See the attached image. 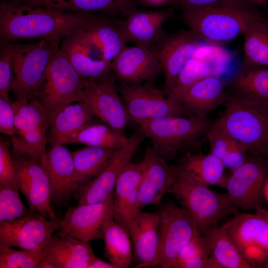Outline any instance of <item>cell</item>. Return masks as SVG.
I'll list each match as a JSON object with an SVG mask.
<instances>
[{
    "mask_svg": "<svg viewBox=\"0 0 268 268\" xmlns=\"http://www.w3.org/2000/svg\"><path fill=\"white\" fill-rule=\"evenodd\" d=\"M106 16L92 13L64 12L39 5L2 0L0 3L1 41L64 39L99 22Z\"/></svg>",
    "mask_w": 268,
    "mask_h": 268,
    "instance_id": "cell-1",
    "label": "cell"
},
{
    "mask_svg": "<svg viewBox=\"0 0 268 268\" xmlns=\"http://www.w3.org/2000/svg\"><path fill=\"white\" fill-rule=\"evenodd\" d=\"M250 0L205 6H181L184 21L200 39L215 45L243 34L252 21L265 16Z\"/></svg>",
    "mask_w": 268,
    "mask_h": 268,
    "instance_id": "cell-2",
    "label": "cell"
},
{
    "mask_svg": "<svg viewBox=\"0 0 268 268\" xmlns=\"http://www.w3.org/2000/svg\"><path fill=\"white\" fill-rule=\"evenodd\" d=\"M215 123L249 154H268V105L232 94Z\"/></svg>",
    "mask_w": 268,
    "mask_h": 268,
    "instance_id": "cell-3",
    "label": "cell"
},
{
    "mask_svg": "<svg viewBox=\"0 0 268 268\" xmlns=\"http://www.w3.org/2000/svg\"><path fill=\"white\" fill-rule=\"evenodd\" d=\"M213 123L207 117L190 115L155 119L139 127L153 150L168 161L182 151L193 147L205 136Z\"/></svg>",
    "mask_w": 268,
    "mask_h": 268,
    "instance_id": "cell-4",
    "label": "cell"
},
{
    "mask_svg": "<svg viewBox=\"0 0 268 268\" xmlns=\"http://www.w3.org/2000/svg\"><path fill=\"white\" fill-rule=\"evenodd\" d=\"M171 193L202 234L217 225L224 217L238 213L237 207L227 193L215 192L207 186L190 183L176 175Z\"/></svg>",
    "mask_w": 268,
    "mask_h": 268,
    "instance_id": "cell-5",
    "label": "cell"
},
{
    "mask_svg": "<svg viewBox=\"0 0 268 268\" xmlns=\"http://www.w3.org/2000/svg\"><path fill=\"white\" fill-rule=\"evenodd\" d=\"M85 78L82 76L57 44L52 53L41 87L34 100L49 114L74 102L80 101Z\"/></svg>",
    "mask_w": 268,
    "mask_h": 268,
    "instance_id": "cell-6",
    "label": "cell"
},
{
    "mask_svg": "<svg viewBox=\"0 0 268 268\" xmlns=\"http://www.w3.org/2000/svg\"><path fill=\"white\" fill-rule=\"evenodd\" d=\"M61 40L53 37L28 44H14L12 90L17 98L35 99L55 46Z\"/></svg>",
    "mask_w": 268,
    "mask_h": 268,
    "instance_id": "cell-7",
    "label": "cell"
},
{
    "mask_svg": "<svg viewBox=\"0 0 268 268\" xmlns=\"http://www.w3.org/2000/svg\"><path fill=\"white\" fill-rule=\"evenodd\" d=\"M15 134L11 137L13 153L38 159L46 170V132L49 114L38 100L26 98L13 102Z\"/></svg>",
    "mask_w": 268,
    "mask_h": 268,
    "instance_id": "cell-8",
    "label": "cell"
},
{
    "mask_svg": "<svg viewBox=\"0 0 268 268\" xmlns=\"http://www.w3.org/2000/svg\"><path fill=\"white\" fill-rule=\"evenodd\" d=\"M118 89L130 121L139 126L165 117L192 115L179 100L146 83H121Z\"/></svg>",
    "mask_w": 268,
    "mask_h": 268,
    "instance_id": "cell-9",
    "label": "cell"
},
{
    "mask_svg": "<svg viewBox=\"0 0 268 268\" xmlns=\"http://www.w3.org/2000/svg\"><path fill=\"white\" fill-rule=\"evenodd\" d=\"M116 78L111 71L99 78H85L80 99L93 116L123 134L130 120Z\"/></svg>",
    "mask_w": 268,
    "mask_h": 268,
    "instance_id": "cell-10",
    "label": "cell"
},
{
    "mask_svg": "<svg viewBox=\"0 0 268 268\" xmlns=\"http://www.w3.org/2000/svg\"><path fill=\"white\" fill-rule=\"evenodd\" d=\"M225 178L222 187L235 206L243 210L261 207L265 183L268 178V159L249 154L244 162Z\"/></svg>",
    "mask_w": 268,
    "mask_h": 268,
    "instance_id": "cell-11",
    "label": "cell"
},
{
    "mask_svg": "<svg viewBox=\"0 0 268 268\" xmlns=\"http://www.w3.org/2000/svg\"><path fill=\"white\" fill-rule=\"evenodd\" d=\"M159 251L157 267L173 268L177 257L198 229L188 213L172 201L158 205Z\"/></svg>",
    "mask_w": 268,
    "mask_h": 268,
    "instance_id": "cell-12",
    "label": "cell"
},
{
    "mask_svg": "<svg viewBox=\"0 0 268 268\" xmlns=\"http://www.w3.org/2000/svg\"><path fill=\"white\" fill-rule=\"evenodd\" d=\"M222 227L252 268H262L268 260V222L257 213H237Z\"/></svg>",
    "mask_w": 268,
    "mask_h": 268,
    "instance_id": "cell-13",
    "label": "cell"
},
{
    "mask_svg": "<svg viewBox=\"0 0 268 268\" xmlns=\"http://www.w3.org/2000/svg\"><path fill=\"white\" fill-rule=\"evenodd\" d=\"M114 192L98 203L77 204L69 208L60 220L59 233L68 234L84 241L103 240L108 224L114 220Z\"/></svg>",
    "mask_w": 268,
    "mask_h": 268,
    "instance_id": "cell-14",
    "label": "cell"
},
{
    "mask_svg": "<svg viewBox=\"0 0 268 268\" xmlns=\"http://www.w3.org/2000/svg\"><path fill=\"white\" fill-rule=\"evenodd\" d=\"M19 190L31 210L49 219H57L51 203V184L40 161L27 155L13 153Z\"/></svg>",
    "mask_w": 268,
    "mask_h": 268,
    "instance_id": "cell-15",
    "label": "cell"
},
{
    "mask_svg": "<svg viewBox=\"0 0 268 268\" xmlns=\"http://www.w3.org/2000/svg\"><path fill=\"white\" fill-rule=\"evenodd\" d=\"M60 227V220L39 213L0 221V245L27 250L43 249Z\"/></svg>",
    "mask_w": 268,
    "mask_h": 268,
    "instance_id": "cell-16",
    "label": "cell"
},
{
    "mask_svg": "<svg viewBox=\"0 0 268 268\" xmlns=\"http://www.w3.org/2000/svg\"><path fill=\"white\" fill-rule=\"evenodd\" d=\"M201 39L191 30L180 31L163 37L150 49L159 61L164 75V91L168 94L187 63L195 56Z\"/></svg>",
    "mask_w": 268,
    "mask_h": 268,
    "instance_id": "cell-17",
    "label": "cell"
},
{
    "mask_svg": "<svg viewBox=\"0 0 268 268\" xmlns=\"http://www.w3.org/2000/svg\"><path fill=\"white\" fill-rule=\"evenodd\" d=\"M144 138L139 127L130 136L128 143L117 150L104 169L80 191L78 204L100 202L114 192L120 173L130 163Z\"/></svg>",
    "mask_w": 268,
    "mask_h": 268,
    "instance_id": "cell-18",
    "label": "cell"
},
{
    "mask_svg": "<svg viewBox=\"0 0 268 268\" xmlns=\"http://www.w3.org/2000/svg\"><path fill=\"white\" fill-rule=\"evenodd\" d=\"M142 161L143 167L138 190L140 210L147 205H158L163 197L171 193L176 176L173 166L151 146L147 147Z\"/></svg>",
    "mask_w": 268,
    "mask_h": 268,
    "instance_id": "cell-19",
    "label": "cell"
},
{
    "mask_svg": "<svg viewBox=\"0 0 268 268\" xmlns=\"http://www.w3.org/2000/svg\"><path fill=\"white\" fill-rule=\"evenodd\" d=\"M111 63L116 78L125 84L146 83L155 79L162 71L152 51L138 46H125Z\"/></svg>",
    "mask_w": 268,
    "mask_h": 268,
    "instance_id": "cell-20",
    "label": "cell"
},
{
    "mask_svg": "<svg viewBox=\"0 0 268 268\" xmlns=\"http://www.w3.org/2000/svg\"><path fill=\"white\" fill-rule=\"evenodd\" d=\"M158 212L139 210L132 220L128 232L132 239L135 268L157 267L159 251Z\"/></svg>",
    "mask_w": 268,
    "mask_h": 268,
    "instance_id": "cell-21",
    "label": "cell"
},
{
    "mask_svg": "<svg viewBox=\"0 0 268 268\" xmlns=\"http://www.w3.org/2000/svg\"><path fill=\"white\" fill-rule=\"evenodd\" d=\"M46 170L51 184V198L55 202H65L80 190L72 152L63 144L52 145L47 152Z\"/></svg>",
    "mask_w": 268,
    "mask_h": 268,
    "instance_id": "cell-22",
    "label": "cell"
},
{
    "mask_svg": "<svg viewBox=\"0 0 268 268\" xmlns=\"http://www.w3.org/2000/svg\"><path fill=\"white\" fill-rule=\"evenodd\" d=\"M172 14L170 8L153 11L136 9L125 20L120 21V27L127 42L150 49L165 34L163 26Z\"/></svg>",
    "mask_w": 268,
    "mask_h": 268,
    "instance_id": "cell-23",
    "label": "cell"
},
{
    "mask_svg": "<svg viewBox=\"0 0 268 268\" xmlns=\"http://www.w3.org/2000/svg\"><path fill=\"white\" fill-rule=\"evenodd\" d=\"M143 164L129 163L120 173L114 190L113 212L115 221L128 232L130 225L140 210L138 207V190Z\"/></svg>",
    "mask_w": 268,
    "mask_h": 268,
    "instance_id": "cell-24",
    "label": "cell"
},
{
    "mask_svg": "<svg viewBox=\"0 0 268 268\" xmlns=\"http://www.w3.org/2000/svg\"><path fill=\"white\" fill-rule=\"evenodd\" d=\"M43 252L54 268H88L96 257L89 242L59 233L51 237Z\"/></svg>",
    "mask_w": 268,
    "mask_h": 268,
    "instance_id": "cell-25",
    "label": "cell"
},
{
    "mask_svg": "<svg viewBox=\"0 0 268 268\" xmlns=\"http://www.w3.org/2000/svg\"><path fill=\"white\" fill-rule=\"evenodd\" d=\"M172 166L177 177L190 183L207 187L223 186L225 168L219 159L210 153L188 152Z\"/></svg>",
    "mask_w": 268,
    "mask_h": 268,
    "instance_id": "cell-26",
    "label": "cell"
},
{
    "mask_svg": "<svg viewBox=\"0 0 268 268\" xmlns=\"http://www.w3.org/2000/svg\"><path fill=\"white\" fill-rule=\"evenodd\" d=\"M120 21L106 16L74 35L82 44L96 50L102 59L111 62L127 43L120 27Z\"/></svg>",
    "mask_w": 268,
    "mask_h": 268,
    "instance_id": "cell-27",
    "label": "cell"
},
{
    "mask_svg": "<svg viewBox=\"0 0 268 268\" xmlns=\"http://www.w3.org/2000/svg\"><path fill=\"white\" fill-rule=\"evenodd\" d=\"M224 84L217 76H209L195 83L179 101L191 114L206 117L225 100Z\"/></svg>",
    "mask_w": 268,
    "mask_h": 268,
    "instance_id": "cell-28",
    "label": "cell"
},
{
    "mask_svg": "<svg viewBox=\"0 0 268 268\" xmlns=\"http://www.w3.org/2000/svg\"><path fill=\"white\" fill-rule=\"evenodd\" d=\"M93 115L82 101L66 105L49 115V140L64 144L72 135L93 122Z\"/></svg>",
    "mask_w": 268,
    "mask_h": 268,
    "instance_id": "cell-29",
    "label": "cell"
},
{
    "mask_svg": "<svg viewBox=\"0 0 268 268\" xmlns=\"http://www.w3.org/2000/svg\"><path fill=\"white\" fill-rule=\"evenodd\" d=\"M60 48L76 71L85 78H99L112 70L111 62L94 58L93 49L81 43L73 35L63 39Z\"/></svg>",
    "mask_w": 268,
    "mask_h": 268,
    "instance_id": "cell-30",
    "label": "cell"
},
{
    "mask_svg": "<svg viewBox=\"0 0 268 268\" xmlns=\"http://www.w3.org/2000/svg\"><path fill=\"white\" fill-rule=\"evenodd\" d=\"M242 35V69L268 68V20L264 17L252 21Z\"/></svg>",
    "mask_w": 268,
    "mask_h": 268,
    "instance_id": "cell-31",
    "label": "cell"
},
{
    "mask_svg": "<svg viewBox=\"0 0 268 268\" xmlns=\"http://www.w3.org/2000/svg\"><path fill=\"white\" fill-rule=\"evenodd\" d=\"M202 235L215 268H252L240 254L222 226H214Z\"/></svg>",
    "mask_w": 268,
    "mask_h": 268,
    "instance_id": "cell-32",
    "label": "cell"
},
{
    "mask_svg": "<svg viewBox=\"0 0 268 268\" xmlns=\"http://www.w3.org/2000/svg\"><path fill=\"white\" fill-rule=\"evenodd\" d=\"M205 138L209 146V153L219 159L231 172L242 165L248 156L247 150L215 122Z\"/></svg>",
    "mask_w": 268,
    "mask_h": 268,
    "instance_id": "cell-33",
    "label": "cell"
},
{
    "mask_svg": "<svg viewBox=\"0 0 268 268\" xmlns=\"http://www.w3.org/2000/svg\"><path fill=\"white\" fill-rule=\"evenodd\" d=\"M117 150L86 146L72 152L76 179L80 190L104 169Z\"/></svg>",
    "mask_w": 268,
    "mask_h": 268,
    "instance_id": "cell-34",
    "label": "cell"
},
{
    "mask_svg": "<svg viewBox=\"0 0 268 268\" xmlns=\"http://www.w3.org/2000/svg\"><path fill=\"white\" fill-rule=\"evenodd\" d=\"M130 137L125 136L107 125L87 124L72 135L66 143H80L87 146L99 147L119 150L129 142Z\"/></svg>",
    "mask_w": 268,
    "mask_h": 268,
    "instance_id": "cell-35",
    "label": "cell"
},
{
    "mask_svg": "<svg viewBox=\"0 0 268 268\" xmlns=\"http://www.w3.org/2000/svg\"><path fill=\"white\" fill-rule=\"evenodd\" d=\"M129 232L115 220L107 226L104 235L105 255L115 268H127L133 258Z\"/></svg>",
    "mask_w": 268,
    "mask_h": 268,
    "instance_id": "cell-36",
    "label": "cell"
},
{
    "mask_svg": "<svg viewBox=\"0 0 268 268\" xmlns=\"http://www.w3.org/2000/svg\"><path fill=\"white\" fill-rule=\"evenodd\" d=\"M231 87L233 95L268 105V68L242 69Z\"/></svg>",
    "mask_w": 268,
    "mask_h": 268,
    "instance_id": "cell-37",
    "label": "cell"
},
{
    "mask_svg": "<svg viewBox=\"0 0 268 268\" xmlns=\"http://www.w3.org/2000/svg\"><path fill=\"white\" fill-rule=\"evenodd\" d=\"M58 4L66 12L120 13L126 17L137 9L134 0H58Z\"/></svg>",
    "mask_w": 268,
    "mask_h": 268,
    "instance_id": "cell-38",
    "label": "cell"
},
{
    "mask_svg": "<svg viewBox=\"0 0 268 268\" xmlns=\"http://www.w3.org/2000/svg\"><path fill=\"white\" fill-rule=\"evenodd\" d=\"M173 268H215L207 242L198 229L180 252Z\"/></svg>",
    "mask_w": 268,
    "mask_h": 268,
    "instance_id": "cell-39",
    "label": "cell"
},
{
    "mask_svg": "<svg viewBox=\"0 0 268 268\" xmlns=\"http://www.w3.org/2000/svg\"><path fill=\"white\" fill-rule=\"evenodd\" d=\"M212 75L215 76L208 64L194 57L182 68L177 78L173 89L168 95L179 101L182 96L193 84L204 78Z\"/></svg>",
    "mask_w": 268,
    "mask_h": 268,
    "instance_id": "cell-40",
    "label": "cell"
},
{
    "mask_svg": "<svg viewBox=\"0 0 268 268\" xmlns=\"http://www.w3.org/2000/svg\"><path fill=\"white\" fill-rule=\"evenodd\" d=\"M43 249L16 250L0 245V268H38Z\"/></svg>",
    "mask_w": 268,
    "mask_h": 268,
    "instance_id": "cell-41",
    "label": "cell"
},
{
    "mask_svg": "<svg viewBox=\"0 0 268 268\" xmlns=\"http://www.w3.org/2000/svg\"><path fill=\"white\" fill-rule=\"evenodd\" d=\"M25 211L18 190L0 185V221L19 218L25 215Z\"/></svg>",
    "mask_w": 268,
    "mask_h": 268,
    "instance_id": "cell-42",
    "label": "cell"
},
{
    "mask_svg": "<svg viewBox=\"0 0 268 268\" xmlns=\"http://www.w3.org/2000/svg\"><path fill=\"white\" fill-rule=\"evenodd\" d=\"M14 44L6 41L0 42V96H8L12 90V61Z\"/></svg>",
    "mask_w": 268,
    "mask_h": 268,
    "instance_id": "cell-43",
    "label": "cell"
},
{
    "mask_svg": "<svg viewBox=\"0 0 268 268\" xmlns=\"http://www.w3.org/2000/svg\"><path fill=\"white\" fill-rule=\"evenodd\" d=\"M0 185L11 187L19 190L16 170L9 142L0 141Z\"/></svg>",
    "mask_w": 268,
    "mask_h": 268,
    "instance_id": "cell-44",
    "label": "cell"
},
{
    "mask_svg": "<svg viewBox=\"0 0 268 268\" xmlns=\"http://www.w3.org/2000/svg\"><path fill=\"white\" fill-rule=\"evenodd\" d=\"M0 132L11 137L16 132L13 102L8 96H0Z\"/></svg>",
    "mask_w": 268,
    "mask_h": 268,
    "instance_id": "cell-45",
    "label": "cell"
},
{
    "mask_svg": "<svg viewBox=\"0 0 268 268\" xmlns=\"http://www.w3.org/2000/svg\"><path fill=\"white\" fill-rule=\"evenodd\" d=\"M181 6H205L224 2L246 0H176Z\"/></svg>",
    "mask_w": 268,
    "mask_h": 268,
    "instance_id": "cell-46",
    "label": "cell"
},
{
    "mask_svg": "<svg viewBox=\"0 0 268 268\" xmlns=\"http://www.w3.org/2000/svg\"><path fill=\"white\" fill-rule=\"evenodd\" d=\"M88 268H115L110 263L101 260L96 257L90 263Z\"/></svg>",
    "mask_w": 268,
    "mask_h": 268,
    "instance_id": "cell-47",
    "label": "cell"
},
{
    "mask_svg": "<svg viewBox=\"0 0 268 268\" xmlns=\"http://www.w3.org/2000/svg\"><path fill=\"white\" fill-rule=\"evenodd\" d=\"M256 213L262 217L268 222V210L262 207L258 208L256 210Z\"/></svg>",
    "mask_w": 268,
    "mask_h": 268,
    "instance_id": "cell-48",
    "label": "cell"
},
{
    "mask_svg": "<svg viewBox=\"0 0 268 268\" xmlns=\"http://www.w3.org/2000/svg\"><path fill=\"white\" fill-rule=\"evenodd\" d=\"M38 268H54L53 265L44 258L40 263Z\"/></svg>",
    "mask_w": 268,
    "mask_h": 268,
    "instance_id": "cell-49",
    "label": "cell"
},
{
    "mask_svg": "<svg viewBox=\"0 0 268 268\" xmlns=\"http://www.w3.org/2000/svg\"><path fill=\"white\" fill-rule=\"evenodd\" d=\"M263 197L267 202L268 203V178L267 179L263 189Z\"/></svg>",
    "mask_w": 268,
    "mask_h": 268,
    "instance_id": "cell-50",
    "label": "cell"
},
{
    "mask_svg": "<svg viewBox=\"0 0 268 268\" xmlns=\"http://www.w3.org/2000/svg\"><path fill=\"white\" fill-rule=\"evenodd\" d=\"M250 0L257 6L265 5L268 2V0Z\"/></svg>",
    "mask_w": 268,
    "mask_h": 268,
    "instance_id": "cell-51",
    "label": "cell"
},
{
    "mask_svg": "<svg viewBox=\"0 0 268 268\" xmlns=\"http://www.w3.org/2000/svg\"><path fill=\"white\" fill-rule=\"evenodd\" d=\"M146 2L151 4H162L168 0H144Z\"/></svg>",
    "mask_w": 268,
    "mask_h": 268,
    "instance_id": "cell-52",
    "label": "cell"
},
{
    "mask_svg": "<svg viewBox=\"0 0 268 268\" xmlns=\"http://www.w3.org/2000/svg\"><path fill=\"white\" fill-rule=\"evenodd\" d=\"M262 268H268V260L264 263L262 266Z\"/></svg>",
    "mask_w": 268,
    "mask_h": 268,
    "instance_id": "cell-53",
    "label": "cell"
},
{
    "mask_svg": "<svg viewBox=\"0 0 268 268\" xmlns=\"http://www.w3.org/2000/svg\"><path fill=\"white\" fill-rule=\"evenodd\" d=\"M264 156L266 157L268 159V154Z\"/></svg>",
    "mask_w": 268,
    "mask_h": 268,
    "instance_id": "cell-54",
    "label": "cell"
}]
</instances>
